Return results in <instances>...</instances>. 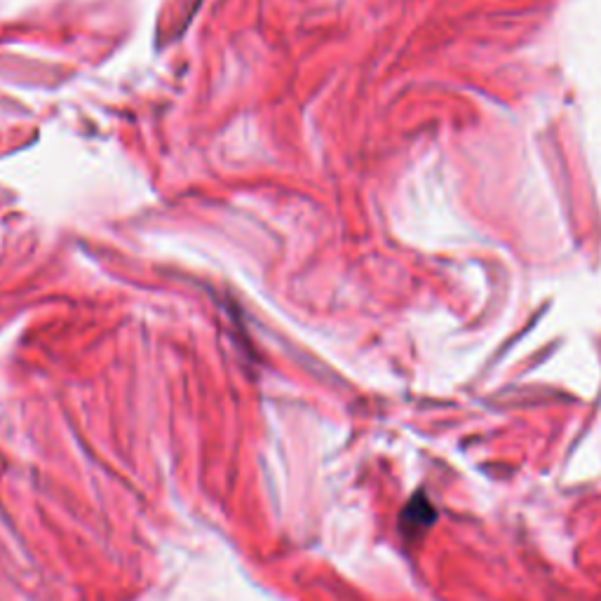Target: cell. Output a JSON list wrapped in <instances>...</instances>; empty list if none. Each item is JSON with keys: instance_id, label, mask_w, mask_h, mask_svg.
Listing matches in <instances>:
<instances>
[{"instance_id": "1", "label": "cell", "mask_w": 601, "mask_h": 601, "mask_svg": "<svg viewBox=\"0 0 601 601\" xmlns=\"http://www.w3.org/2000/svg\"><path fill=\"white\" fill-rule=\"evenodd\" d=\"M435 519H437V512L428 503V498H425L423 494H416L409 501L407 508H404L402 517H400V526L407 536L418 538L421 533H425L432 524H435Z\"/></svg>"}]
</instances>
